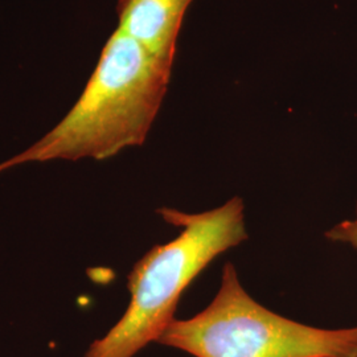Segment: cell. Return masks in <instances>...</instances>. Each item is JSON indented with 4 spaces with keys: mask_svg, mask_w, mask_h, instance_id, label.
Returning <instances> with one entry per match:
<instances>
[{
    "mask_svg": "<svg viewBox=\"0 0 357 357\" xmlns=\"http://www.w3.org/2000/svg\"><path fill=\"white\" fill-rule=\"evenodd\" d=\"M172 65L116 29L70 112L35 144L0 163V172L26 163L105 160L142 146L165 100Z\"/></svg>",
    "mask_w": 357,
    "mask_h": 357,
    "instance_id": "1",
    "label": "cell"
},
{
    "mask_svg": "<svg viewBox=\"0 0 357 357\" xmlns=\"http://www.w3.org/2000/svg\"><path fill=\"white\" fill-rule=\"evenodd\" d=\"M158 213L180 228L178 237L155 245L135 264L128 274L131 299L126 312L89 345L84 357H134L158 343L175 320L187 287L218 255L248 238L241 197L203 213L174 208H162Z\"/></svg>",
    "mask_w": 357,
    "mask_h": 357,
    "instance_id": "2",
    "label": "cell"
},
{
    "mask_svg": "<svg viewBox=\"0 0 357 357\" xmlns=\"http://www.w3.org/2000/svg\"><path fill=\"white\" fill-rule=\"evenodd\" d=\"M158 343L193 357H357V327L318 328L270 311L245 291L228 262L211 305L174 320Z\"/></svg>",
    "mask_w": 357,
    "mask_h": 357,
    "instance_id": "3",
    "label": "cell"
},
{
    "mask_svg": "<svg viewBox=\"0 0 357 357\" xmlns=\"http://www.w3.org/2000/svg\"><path fill=\"white\" fill-rule=\"evenodd\" d=\"M192 0H118V29L156 59L174 64L176 41Z\"/></svg>",
    "mask_w": 357,
    "mask_h": 357,
    "instance_id": "4",
    "label": "cell"
},
{
    "mask_svg": "<svg viewBox=\"0 0 357 357\" xmlns=\"http://www.w3.org/2000/svg\"><path fill=\"white\" fill-rule=\"evenodd\" d=\"M326 237L335 243L351 245L357 250V206L355 218L344 220V221L336 224L332 229L326 233Z\"/></svg>",
    "mask_w": 357,
    "mask_h": 357,
    "instance_id": "5",
    "label": "cell"
}]
</instances>
